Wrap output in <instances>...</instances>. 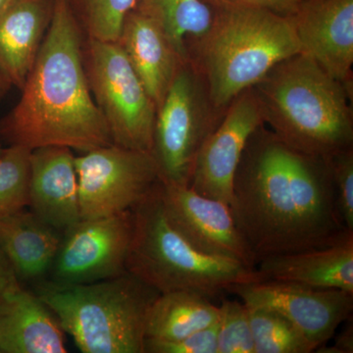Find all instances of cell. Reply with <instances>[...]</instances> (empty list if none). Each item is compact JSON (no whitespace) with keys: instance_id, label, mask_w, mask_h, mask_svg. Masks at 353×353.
<instances>
[{"instance_id":"3","label":"cell","mask_w":353,"mask_h":353,"mask_svg":"<svg viewBox=\"0 0 353 353\" xmlns=\"http://www.w3.org/2000/svg\"><path fill=\"white\" fill-rule=\"evenodd\" d=\"M264 125L290 148L330 157L353 148L352 87L297 53L252 88Z\"/></svg>"},{"instance_id":"31","label":"cell","mask_w":353,"mask_h":353,"mask_svg":"<svg viewBox=\"0 0 353 353\" xmlns=\"http://www.w3.org/2000/svg\"><path fill=\"white\" fill-rule=\"evenodd\" d=\"M21 284L6 255L0 250V296L7 290Z\"/></svg>"},{"instance_id":"29","label":"cell","mask_w":353,"mask_h":353,"mask_svg":"<svg viewBox=\"0 0 353 353\" xmlns=\"http://www.w3.org/2000/svg\"><path fill=\"white\" fill-rule=\"evenodd\" d=\"M210 6H241L259 7L290 17L301 3V0H203Z\"/></svg>"},{"instance_id":"11","label":"cell","mask_w":353,"mask_h":353,"mask_svg":"<svg viewBox=\"0 0 353 353\" xmlns=\"http://www.w3.org/2000/svg\"><path fill=\"white\" fill-rule=\"evenodd\" d=\"M248 307L271 309L284 316L317 348L326 345L352 316L353 294L284 281L234 285L227 290Z\"/></svg>"},{"instance_id":"30","label":"cell","mask_w":353,"mask_h":353,"mask_svg":"<svg viewBox=\"0 0 353 353\" xmlns=\"http://www.w3.org/2000/svg\"><path fill=\"white\" fill-rule=\"evenodd\" d=\"M352 316L347 320V325L334 339V345L330 347H325L324 345L317 348L320 350L318 352L326 353H352L353 352V324Z\"/></svg>"},{"instance_id":"4","label":"cell","mask_w":353,"mask_h":353,"mask_svg":"<svg viewBox=\"0 0 353 353\" xmlns=\"http://www.w3.org/2000/svg\"><path fill=\"white\" fill-rule=\"evenodd\" d=\"M211 7L210 27L190 43L189 57L215 105L225 109L301 46L289 17L259 7Z\"/></svg>"},{"instance_id":"12","label":"cell","mask_w":353,"mask_h":353,"mask_svg":"<svg viewBox=\"0 0 353 353\" xmlns=\"http://www.w3.org/2000/svg\"><path fill=\"white\" fill-rule=\"evenodd\" d=\"M160 197L172 226L199 252L256 269L229 204L209 199L190 185L159 183Z\"/></svg>"},{"instance_id":"32","label":"cell","mask_w":353,"mask_h":353,"mask_svg":"<svg viewBox=\"0 0 353 353\" xmlns=\"http://www.w3.org/2000/svg\"><path fill=\"white\" fill-rule=\"evenodd\" d=\"M11 87L10 83L6 80V77L0 71V97H3L9 88Z\"/></svg>"},{"instance_id":"2","label":"cell","mask_w":353,"mask_h":353,"mask_svg":"<svg viewBox=\"0 0 353 353\" xmlns=\"http://www.w3.org/2000/svg\"><path fill=\"white\" fill-rule=\"evenodd\" d=\"M17 105L0 122L9 145L66 146L81 152L113 143L95 103L79 22L70 0H55L50 27Z\"/></svg>"},{"instance_id":"14","label":"cell","mask_w":353,"mask_h":353,"mask_svg":"<svg viewBox=\"0 0 353 353\" xmlns=\"http://www.w3.org/2000/svg\"><path fill=\"white\" fill-rule=\"evenodd\" d=\"M289 18L301 53L352 87L353 0H305Z\"/></svg>"},{"instance_id":"13","label":"cell","mask_w":353,"mask_h":353,"mask_svg":"<svg viewBox=\"0 0 353 353\" xmlns=\"http://www.w3.org/2000/svg\"><path fill=\"white\" fill-rule=\"evenodd\" d=\"M264 125L252 88L227 106L224 117L197 153L190 187L199 194L229 204L234 174L248 139Z\"/></svg>"},{"instance_id":"26","label":"cell","mask_w":353,"mask_h":353,"mask_svg":"<svg viewBox=\"0 0 353 353\" xmlns=\"http://www.w3.org/2000/svg\"><path fill=\"white\" fill-rule=\"evenodd\" d=\"M219 309L218 353H255L248 306L238 299H222Z\"/></svg>"},{"instance_id":"33","label":"cell","mask_w":353,"mask_h":353,"mask_svg":"<svg viewBox=\"0 0 353 353\" xmlns=\"http://www.w3.org/2000/svg\"><path fill=\"white\" fill-rule=\"evenodd\" d=\"M13 1L14 0H0V14L3 12V11L6 10L7 7L10 6V4L12 3Z\"/></svg>"},{"instance_id":"17","label":"cell","mask_w":353,"mask_h":353,"mask_svg":"<svg viewBox=\"0 0 353 353\" xmlns=\"http://www.w3.org/2000/svg\"><path fill=\"white\" fill-rule=\"evenodd\" d=\"M55 0H14L0 14V71L22 90L50 27Z\"/></svg>"},{"instance_id":"35","label":"cell","mask_w":353,"mask_h":353,"mask_svg":"<svg viewBox=\"0 0 353 353\" xmlns=\"http://www.w3.org/2000/svg\"><path fill=\"white\" fill-rule=\"evenodd\" d=\"M303 1H305V0H301V2H303Z\"/></svg>"},{"instance_id":"1","label":"cell","mask_w":353,"mask_h":353,"mask_svg":"<svg viewBox=\"0 0 353 353\" xmlns=\"http://www.w3.org/2000/svg\"><path fill=\"white\" fill-rule=\"evenodd\" d=\"M230 208L257 263L353 234L339 211L328 157L290 148L265 125L246 143Z\"/></svg>"},{"instance_id":"21","label":"cell","mask_w":353,"mask_h":353,"mask_svg":"<svg viewBox=\"0 0 353 353\" xmlns=\"http://www.w3.org/2000/svg\"><path fill=\"white\" fill-rule=\"evenodd\" d=\"M219 306L208 297L188 292L159 294L146 319V339L175 341L219 321Z\"/></svg>"},{"instance_id":"20","label":"cell","mask_w":353,"mask_h":353,"mask_svg":"<svg viewBox=\"0 0 353 353\" xmlns=\"http://www.w3.org/2000/svg\"><path fill=\"white\" fill-rule=\"evenodd\" d=\"M62 236V232L44 222L29 208L0 218V250L20 282L43 281L50 274Z\"/></svg>"},{"instance_id":"28","label":"cell","mask_w":353,"mask_h":353,"mask_svg":"<svg viewBox=\"0 0 353 353\" xmlns=\"http://www.w3.org/2000/svg\"><path fill=\"white\" fill-rule=\"evenodd\" d=\"M219 321L175 341L145 339L143 353H218Z\"/></svg>"},{"instance_id":"22","label":"cell","mask_w":353,"mask_h":353,"mask_svg":"<svg viewBox=\"0 0 353 353\" xmlns=\"http://www.w3.org/2000/svg\"><path fill=\"white\" fill-rule=\"evenodd\" d=\"M134 10L154 21L183 59L189 46L201 38L212 22V7L203 0H137Z\"/></svg>"},{"instance_id":"7","label":"cell","mask_w":353,"mask_h":353,"mask_svg":"<svg viewBox=\"0 0 353 353\" xmlns=\"http://www.w3.org/2000/svg\"><path fill=\"white\" fill-rule=\"evenodd\" d=\"M190 59L178 70L157 108L152 154L160 182L190 185L197 153L224 117Z\"/></svg>"},{"instance_id":"9","label":"cell","mask_w":353,"mask_h":353,"mask_svg":"<svg viewBox=\"0 0 353 353\" xmlns=\"http://www.w3.org/2000/svg\"><path fill=\"white\" fill-rule=\"evenodd\" d=\"M81 219L131 210L159 182L152 152L111 143L75 157Z\"/></svg>"},{"instance_id":"23","label":"cell","mask_w":353,"mask_h":353,"mask_svg":"<svg viewBox=\"0 0 353 353\" xmlns=\"http://www.w3.org/2000/svg\"><path fill=\"white\" fill-rule=\"evenodd\" d=\"M248 310L255 353L315 352L310 341L284 316L271 309L248 307Z\"/></svg>"},{"instance_id":"8","label":"cell","mask_w":353,"mask_h":353,"mask_svg":"<svg viewBox=\"0 0 353 353\" xmlns=\"http://www.w3.org/2000/svg\"><path fill=\"white\" fill-rule=\"evenodd\" d=\"M88 83L113 143L152 152L157 106L118 43L88 39Z\"/></svg>"},{"instance_id":"18","label":"cell","mask_w":353,"mask_h":353,"mask_svg":"<svg viewBox=\"0 0 353 353\" xmlns=\"http://www.w3.org/2000/svg\"><path fill=\"white\" fill-rule=\"evenodd\" d=\"M117 43L158 108L187 60L154 21L134 9L127 16Z\"/></svg>"},{"instance_id":"27","label":"cell","mask_w":353,"mask_h":353,"mask_svg":"<svg viewBox=\"0 0 353 353\" xmlns=\"http://www.w3.org/2000/svg\"><path fill=\"white\" fill-rule=\"evenodd\" d=\"M343 224L353 232V148L328 157Z\"/></svg>"},{"instance_id":"25","label":"cell","mask_w":353,"mask_h":353,"mask_svg":"<svg viewBox=\"0 0 353 353\" xmlns=\"http://www.w3.org/2000/svg\"><path fill=\"white\" fill-rule=\"evenodd\" d=\"M137 0H82L83 24L88 38L117 43L127 16Z\"/></svg>"},{"instance_id":"19","label":"cell","mask_w":353,"mask_h":353,"mask_svg":"<svg viewBox=\"0 0 353 353\" xmlns=\"http://www.w3.org/2000/svg\"><path fill=\"white\" fill-rule=\"evenodd\" d=\"M256 270L265 280L341 290L353 294V234L324 248L265 257L259 260Z\"/></svg>"},{"instance_id":"5","label":"cell","mask_w":353,"mask_h":353,"mask_svg":"<svg viewBox=\"0 0 353 353\" xmlns=\"http://www.w3.org/2000/svg\"><path fill=\"white\" fill-rule=\"evenodd\" d=\"M34 292L83 353H143L148 311L159 294L129 272L88 284L41 281Z\"/></svg>"},{"instance_id":"15","label":"cell","mask_w":353,"mask_h":353,"mask_svg":"<svg viewBox=\"0 0 353 353\" xmlns=\"http://www.w3.org/2000/svg\"><path fill=\"white\" fill-rule=\"evenodd\" d=\"M28 208L62 233L81 220L78 176L71 148L43 146L32 150Z\"/></svg>"},{"instance_id":"10","label":"cell","mask_w":353,"mask_h":353,"mask_svg":"<svg viewBox=\"0 0 353 353\" xmlns=\"http://www.w3.org/2000/svg\"><path fill=\"white\" fill-rule=\"evenodd\" d=\"M134 219L131 210L81 219L67 229L51 267V281L88 284L126 273Z\"/></svg>"},{"instance_id":"34","label":"cell","mask_w":353,"mask_h":353,"mask_svg":"<svg viewBox=\"0 0 353 353\" xmlns=\"http://www.w3.org/2000/svg\"><path fill=\"white\" fill-rule=\"evenodd\" d=\"M2 150H3V148H2L1 145H0V153H1Z\"/></svg>"},{"instance_id":"16","label":"cell","mask_w":353,"mask_h":353,"mask_svg":"<svg viewBox=\"0 0 353 353\" xmlns=\"http://www.w3.org/2000/svg\"><path fill=\"white\" fill-rule=\"evenodd\" d=\"M0 352H67L57 316L21 284L0 296Z\"/></svg>"},{"instance_id":"6","label":"cell","mask_w":353,"mask_h":353,"mask_svg":"<svg viewBox=\"0 0 353 353\" xmlns=\"http://www.w3.org/2000/svg\"><path fill=\"white\" fill-rule=\"evenodd\" d=\"M159 183L132 208L127 272L159 294L188 290L210 299L234 285L265 280L256 269L204 254L185 240L167 218Z\"/></svg>"},{"instance_id":"24","label":"cell","mask_w":353,"mask_h":353,"mask_svg":"<svg viewBox=\"0 0 353 353\" xmlns=\"http://www.w3.org/2000/svg\"><path fill=\"white\" fill-rule=\"evenodd\" d=\"M31 152L11 145L0 153V218L29 206Z\"/></svg>"}]
</instances>
